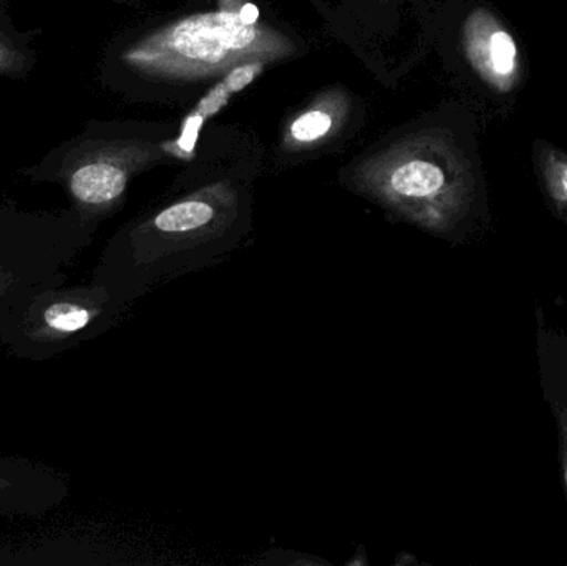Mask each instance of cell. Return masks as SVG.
<instances>
[{
  "label": "cell",
  "instance_id": "6da1fadb",
  "mask_svg": "<svg viewBox=\"0 0 567 566\" xmlns=\"http://www.w3.org/2000/svg\"><path fill=\"white\" fill-rule=\"evenodd\" d=\"M245 233L235 198L179 199L116 236L95 281L130 308L163 282L225 261Z\"/></svg>",
  "mask_w": 567,
  "mask_h": 566
},
{
  "label": "cell",
  "instance_id": "7a4b0ae2",
  "mask_svg": "<svg viewBox=\"0 0 567 566\" xmlns=\"http://www.w3.org/2000/svg\"><path fill=\"white\" fill-rule=\"evenodd\" d=\"M126 309L118 296L99 281L66 292L50 288L23 306L7 326L10 335L3 339L13 341L16 348L27 341L25 354H50L52 344L66 348L112 328Z\"/></svg>",
  "mask_w": 567,
  "mask_h": 566
},
{
  "label": "cell",
  "instance_id": "3957f363",
  "mask_svg": "<svg viewBox=\"0 0 567 566\" xmlns=\"http://www.w3.org/2000/svg\"><path fill=\"white\" fill-rule=\"evenodd\" d=\"M465 49L480 79L499 95L515 92L522 82L523 60L512 30L495 13L476 10L465 27Z\"/></svg>",
  "mask_w": 567,
  "mask_h": 566
},
{
  "label": "cell",
  "instance_id": "277c9868",
  "mask_svg": "<svg viewBox=\"0 0 567 566\" xmlns=\"http://www.w3.org/2000/svg\"><path fill=\"white\" fill-rule=\"evenodd\" d=\"M258 39L255 25L239 13H208L183 20L166 37L168 49L195 62L218 63L248 49Z\"/></svg>",
  "mask_w": 567,
  "mask_h": 566
},
{
  "label": "cell",
  "instance_id": "5b68a950",
  "mask_svg": "<svg viewBox=\"0 0 567 566\" xmlns=\"http://www.w3.org/2000/svg\"><path fill=\"white\" fill-rule=\"evenodd\" d=\"M65 255L0 251V328L6 329L23 306L55 288Z\"/></svg>",
  "mask_w": 567,
  "mask_h": 566
},
{
  "label": "cell",
  "instance_id": "8992f818",
  "mask_svg": "<svg viewBox=\"0 0 567 566\" xmlns=\"http://www.w3.org/2000/svg\"><path fill=\"white\" fill-rule=\"evenodd\" d=\"M66 183L82 215L92 218L122 198L128 183V169L120 156L90 153L70 163Z\"/></svg>",
  "mask_w": 567,
  "mask_h": 566
},
{
  "label": "cell",
  "instance_id": "52a82bcc",
  "mask_svg": "<svg viewBox=\"0 0 567 566\" xmlns=\"http://www.w3.org/2000/svg\"><path fill=\"white\" fill-rule=\"evenodd\" d=\"M535 162L549 205L567 225V153L548 143L538 142Z\"/></svg>",
  "mask_w": 567,
  "mask_h": 566
},
{
  "label": "cell",
  "instance_id": "ba28073f",
  "mask_svg": "<svg viewBox=\"0 0 567 566\" xmlns=\"http://www.w3.org/2000/svg\"><path fill=\"white\" fill-rule=\"evenodd\" d=\"M6 462L0 461V467ZM37 471L12 472V464L7 465L0 471V512H16L22 508L25 502V475L33 474Z\"/></svg>",
  "mask_w": 567,
  "mask_h": 566
},
{
  "label": "cell",
  "instance_id": "9c48e42d",
  "mask_svg": "<svg viewBox=\"0 0 567 566\" xmlns=\"http://www.w3.org/2000/svg\"><path fill=\"white\" fill-rule=\"evenodd\" d=\"M330 125H332V120H330L327 113L307 112L292 123L290 133L299 142H313V140L326 135L330 130Z\"/></svg>",
  "mask_w": 567,
  "mask_h": 566
},
{
  "label": "cell",
  "instance_id": "30bf717a",
  "mask_svg": "<svg viewBox=\"0 0 567 566\" xmlns=\"http://www.w3.org/2000/svg\"><path fill=\"white\" fill-rule=\"evenodd\" d=\"M259 72H261V63H248V65L236 66L223 80V85L233 95V93L241 92L245 86H248Z\"/></svg>",
  "mask_w": 567,
  "mask_h": 566
},
{
  "label": "cell",
  "instance_id": "8fae6325",
  "mask_svg": "<svg viewBox=\"0 0 567 566\" xmlns=\"http://www.w3.org/2000/svg\"><path fill=\"white\" fill-rule=\"evenodd\" d=\"M25 65L23 53L0 33V73H17Z\"/></svg>",
  "mask_w": 567,
  "mask_h": 566
},
{
  "label": "cell",
  "instance_id": "7c38bea8",
  "mask_svg": "<svg viewBox=\"0 0 567 566\" xmlns=\"http://www.w3.org/2000/svg\"><path fill=\"white\" fill-rule=\"evenodd\" d=\"M553 412H555L556 425H558L559 459H561L563 481H565L567 494V408L556 402L553 405Z\"/></svg>",
  "mask_w": 567,
  "mask_h": 566
},
{
  "label": "cell",
  "instance_id": "4fadbf2b",
  "mask_svg": "<svg viewBox=\"0 0 567 566\" xmlns=\"http://www.w3.org/2000/svg\"><path fill=\"white\" fill-rule=\"evenodd\" d=\"M229 96H231V93L226 90V86L223 85L221 82L208 93L206 99H203L202 102H199L196 113H199L203 119H208V116L215 115L216 112H219V110L228 103Z\"/></svg>",
  "mask_w": 567,
  "mask_h": 566
},
{
  "label": "cell",
  "instance_id": "5bb4252c",
  "mask_svg": "<svg viewBox=\"0 0 567 566\" xmlns=\"http://www.w3.org/2000/svg\"><path fill=\"white\" fill-rule=\"evenodd\" d=\"M203 122H205V119H203L199 113H195V115L189 116V119L186 120L185 128H183V136L182 140H179V146H182L183 150H186V152H193V148H195L199 126L203 125Z\"/></svg>",
  "mask_w": 567,
  "mask_h": 566
},
{
  "label": "cell",
  "instance_id": "9a60e30c",
  "mask_svg": "<svg viewBox=\"0 0 567 566\" xmlns=\"http://www.w3.org/2000/svg\"><path fill=\"white\" fill-rule=\"evenodd\" d=\"M239 17H241V20L246 25H256V22H258L259 19L258 7H256L255 3H246V6L243 7L241 12H239Z\"/></svg>",
  "mask_w": 567,
  "mask_h": 566
}]
</instances>
